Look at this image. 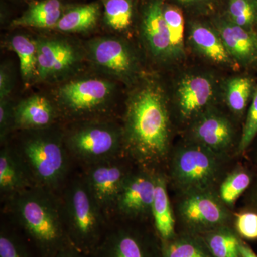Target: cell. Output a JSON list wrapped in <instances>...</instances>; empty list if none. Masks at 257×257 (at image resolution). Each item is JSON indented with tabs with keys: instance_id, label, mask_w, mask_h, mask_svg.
Returning <instances> with one entry per match:
<instances>
[{
	"instance_id": "6da1fadb",
	"label": "cell",
	"mask_w": 257,
	"mask_h": 257,
	"mask_svg": "<svg viewBox=\"0 0 257 257\" xmlns=\"http://www.w3.org/2000/svg\"><path fill=\"white\" fill-rule=\"evenodd\" d=\"M128 94L122 131L123 150L143 165L163 160L170 139V119L165 89L145 77Z\"/></svg>"
},
{
	"instance_id": "7a4b0ae2",
	"label": "cell",
	"mask_w": 257,
	"mask_h": 257,
	"mask_svg": "<svg viewBox=\"0 0 257 257\" xmlns=\"http://www.w3.org/2000/svg\"><path fill=\"white\" fill-rule=\"evenodd\" d=\"M8 199L15 222L40 257H55L71 244L55 192L33 187Z\"/></svg>"
},
{
	"instance_id": "3957f363",
	"label": "cell",
	"mask_w": 257,
	"mask_h": 257,
	"mask_svg": "<svg viewBox=\"0 0 257 257\" xmlns=\"http://www.w3.org/2000/svg\"><path fill=\"white\" fill-rule=\"evenodd\" d=\"M50 128L23 130L26 135L13 150L23 162L34 185L55 193L67 177L69 152L64 133Z\"/></svg>"
},
{
	"instance_id": "277c9868",
	"label": "cell",
	"mask_w": 257,
	"mask_h": 257,
	"mask_svg": "<svg viewBox=\"0 0 257 257\" xmlns=\"http://www.w3.org/2000/svg\"><path fill=\"white\" fill-rule=\"evenodd\" d=\"M60 201L64 228L71 244L92 256L109 225L84 177L69 183Z\"/></svg>"
},
{
	"instance_id": "5b68a950",
	"label": "cell",
	"mask_w": 257,
	"mask_h": 257,
	"mask_svg": "<svg viewBox=\"0 0 257 257\" xmlns=\"http://www.w3.org/2000/svg\"><path fill=\"white\" fill-rule=\"evenodd\" d=\"M111 78L89 76L66 79L54 92L60 114L72 119H96L111 109L116 94Z\"/></svg>"
},
{
	"instance_id": "8992f818",
	"label": "cell",
	"mask_w": 257,
	"mask_h": 257,
	"mask_svg": "<svg viewBox=\"0 0 257 257\" xmlns=\"http://www.w3.org/2000/svg\"><path fill=\"white\" fill-rule=\"evenodd\" d=\"M64 140L69 155L87 166L117 157L123 150L121 128L96 119L77 121Z\"/></svg>"
},
{
	"instance_id": "52a82bcc",
	"label": "cell",
	"mask_w": 257,
	"mask_h": 257,
	"mask_svg": "<svg viewBox=\"0 0 257 257\" xmlns=\"http://www.w3.org/2000/svg\"><path fill=\"white\" fill-rule=\"evenodd\" d=\"M86 56L109 78L124 83L137 82L139 62L130 45L115 37H99L84 46Z\"/></svg>"
},
{
	"instance_id": "ba28073f",
	"label": "cell",
	"mask_w": 257,
	"mask_h": 257,
	"mask_svg": "<svg viewBox=\"0 0 257 257\" xmlns=\"http://www.w3.org/2000/svg\"><path fill=\"white\" fill-rule=\"evenodd\" d=\"M36 41L39 80L62 82L72 77L83 57L77 45L59 37H41Z\"/></svg>"
},
{
	"instance_id": "9c48e42d",
	"label": "cell",
	"mask_w": 257,
	"mask_h": 257,
	"mask_svg": "<svg viewBox=\"0 0 257 257\" xmlns=\"http://www.w3.org/2000/svg\"><path fill=\"white\" fill-rule=\"evenodd\" d=\"M216 170L213 152L201 145L182 149L174 160V178L181 187L190 192L204 190L212 182Z\"/></svg>"
},
{
	"instance_id": "30bf717a",
	"label": "cell",
	"mask_w": 257,
	"mask_h": 257,
	"mask_svg": "<svg viewBox=\"0 0 257 257\" xmlns=\"http://www.w3.org/2000/svg\"><path fill=\"white\" fill-rule=\"evenodd\" d=\"M117 157L87 166L84 180L104 214L115 210L120 191L130 172Z\"/></svg>"
},
{
	"instance_id": "8fae6325",
	"label": "cell",
	"mask_w": 257,
	"mask_h": 257,
	"mask_svg": "<svg viewBox=\"0 0 257 257\" xmlns=\"http://www.w3.org/2000/svg\"><path fill=\"white\" fill-rule=\"evenodd\" d=\"M215 79L207 74L193 73L183 76L176 87V104L184 119L199 117L209 110L215 99Z\"/></svg>"
},
{
	"instance_id": "7c38bea8",
	"label": "cell",
	"mask_w": 257,
	"mask_h": 257,
	"mask_svg": "<svg viewBox=\"0 0 257 257\" xmlns=\"http://www.w3.org/2000/svg\"><path fill=\"white\" fill-rule=\"evenodd\" d=\"M155 191V176L147 172L128 175L123 184L115 210L128 217L152 214Z\"/></svg>"
},
{
	"instance_id": "4fadbf2b",
	"label": "cell",
	"mask_w": 257,
	"mask_h": 257,
	"mask_svg": "<svg viewBox=\"0 0 257 257\" xmlns=\"http://www.w3.org/2000/svg\"><path fill=\"white\" fill-rule=\"evenodd\" d=\"M162 0H150L142 15L141 30L147 47L161 61L173 60L168 27L163 14Z\"/></svg>"
},
{
	"instance_id": "5bb4252c",
	"label": "cell",
	"mask_w": 257,
	"mask_h": 257,
	"mask_svg": "<svg viewBox=\"0 0 257 257\" xmlns=\"http://www.w3.org/2000/svg\"><path fill=\"white\" fill-rule=\"evenodd\" d=\"M92 257H155L151 245L138 232L109 226Z\"/></svg>"
},
{
	"instance_id": "9a60e30c",
	"label": "cell",
	"mask_w": 257,
	"mask_h": 257,
	"mask_svg": "<svg viewBox=\"0 0 257 257\" xmlns=\"http://www.w3.org/2000/svg\"><path fill=\"white\" fill-rule=\"evenodd\" d=\"M180 213L184 221L197 228H211L222 224L227 214L220 202L204 190L194 191L184 199Z\"/></svg>"
},
{
	"instance_id": "2e32d148",
	"label": "cell",
	"mask_w": 257,
	"mask_h": 257,
	"mask_svg": "<svg viewBox=\"0 0 257 257\" xmlns=\"http://www.w3.org/2000/svg\"><path fill=\"white\" fill-rule=\"evenodd\" d=\"M213 25L236 63L248 64L256 60L257 34L253 30L241 28L227 18L214 19Z\"/></svg>"
},
{
	"instance_id": "e0dca14e",
	"label": "cell",
	"mask_w": 257,
	"mask_h": 257,
	"mask_svg": "<svg viewBox=\"0 0 257 257\" xmlns=\"http://www.w3.org/2000/svg\"><path fill=\"white\" fill-rule=\"evenodd\" d=\"M58 114L55 101L35 94L14 106V127L21 131L51 127Z\"/></svg>"
},
{
	"instance_id": "ac0fdd59",
	"label": "cell",
	"mask_w": 257,
	"mask_h": 257,
	"mask_svg": "<svg viewBox=\"0 0 257 257\" xmlns=\"http://www.w3.org/2000/svg\"><path fill=\"white\" fill-rule=\"evenodd\" d=\"M192 135L201 146L211 152H221L231 145L234 131L227 118L208 110L196 121Z\"/></svg>"
},
{
	"instance_id": "d6986e66",
	"label": "cell",
	"mask_w": 257,
	"mask_h": 257,
	"mask_svg": "<svg viewBox=\"0 0 257 257\" xmlns=\"http://www.w3.org/2000/svg\"><path fill=\"white\" fill-rule=\"evenodd\" d=\"M189 40L198 53L214 63L229 67H234L236 63L230 56L214 28L198 22L191 23Z\"/></svg>"
},
{
	"instance_id": "ffe728a7",
	"label": "cell",
	"mask_w": 257,
	"mask_h": 257,
	"mask_svg": "<svg viewBox=\"0 0 257 257\" xmlns=\"http://www.w3.org/2000/svg\"><path fill=\"white\" fill-rule=\"evenodd\" d=\"M33 187L35 186L18 155L9 147H3L0 152L1 195L8 199Z\"/></svg>"
},
{
	"instance_id": "44dd1931",
	"label": "cell",
	"mask_w": 257,
	"mask_h": 257,
	"mask_svg": "<svg viewBox=\"0 0 257 257\" xmlns=\"http://www.w3.org/2000/svg\"><path fill=\"white\" fill-rule=\"evenodd\" d=\"M64 11L61 0H42L29 6L21 16L15 19L11 25L15 28L54 29Z\"/></svg>"
},
{
	"instance_id": "7402d4cb",
	"label": "cell",
	"mask_w": 257,
	"mask_h": 257,
	"mask_svg": "<svg viewBox=\"0 0 257 257\" xmlns=\"http://www.w3.org/2000/svg\"><path fill=\"white\" fill-rule=\"evenodd\" d=\"M152 214L159 236L165 241H169L175 235V219L167 192L165 178L155 176V191Z\"/></svg>"
},
{
	"instance_id": "603a6c76",
	"label": "cell",
	"mask_w": 257,
	"mask_h": 257,
	"mask_svg": "<svg viewBox=\"0 0 257 257\" xmlns=\"http://www.w3.org/2000/svg\"><path fill=\"white\" fill-rule=\"evenodd\" d=\"M100 13L97 2L74 7L64 11L55 30L68 33L89 31L96 26Z\"/></svg>"
},
{
	"instance_id": "cb8c5ba5",
	"label": "cell",
	"mask_w": 257,
	"mask_h": 257,
	"mask_svg": "<svg viewBox=\"0 0 257 257\" xmlns=\"http://www.w3.org/2000/svg\"><path fill=\"white\" fill-rule=\"evenodd\" d=\"M10 47L18 55L21 76L25 84L38 79V52L36 40L27 35H16L12 37Z\"/></svg>"
},
{
	"instance_id": "d4e9b609",
	"label": "cell",
	"mask_w": 257,
	"mask_h": 257,
	"mask_svg": "<svg viewBox=\"0 0 257 257\" xmlns=\"http://www.w3.org/2000/svg\"><path fill=\"white\" fill-rule=\"evenodd\" d=\"M255 90L253 80L244 76L231 77L224 84L226 104L235 114H241Z\"/></svg>"
},
{
	"instance_id": "484cf974",
	"label": "cell",
	"mask_w": 257,
	"mask_h": 257,
	"mask_svg": "<svg viewBox=\"0 0 257 257\" xmlns=\"http://www.w3.org/2000/svg\"><path fill=\"white\" fill-rule=\"evenodd\" d=\"M104 10V21L111 30L124 32L133 23V0H100Z\"/></svg>"
},
{
	"instance_id": "4316f807",
	"label": "cell",
	"mask_w": 257,
	"mask_h": 257,
	"mask_svg": "<svg viewBox=\"0 0 257 257\" xmlns=\"http://www.w3.org/2000/svg\"><path fill=\"white\" fill-rule=\"evenodd\" d=\"M163 14L170 32L173 60L184 56V19L182 10L174 5H165Z\"/></svg>"
},
{
	"instance_id": "83f0119b",
	"label": "cell",
	"mask_w": 257,
	"mask_h": 257,
	"mask_svg": "<svg viewBox=\"0 0 257 257\" xmlns=\"http://www.w3.org/2000/svg\"><path fill=\"white\" fill-rule=\"evenodd\" d=\"M0 257H40L28 238L16 231L2 227Z\"/></svg>"
},
{
	"instance_id": "f1b7e54d",
	"label": "cell",
	"mask_w": 257,
	"mask_h": 257,
	"mask_svg": "<svg viewBox=\"0 0 257 257\" xmlns=\"http://www.w3.org/2000/svg\"><path fill=\"white\" fill-rule=\"evenodd\" d=\"M207 243L214 257H241L240 241L228 229H219L208 235Z\"/></svg>"
},
{
	"instance_id": "f546056e",
	"label": "cell",
	"mask_w": 257,
	"mask_h": 257,
	"mask_svg": "<svg viewBox=\"0 0 257 257\" xmlns=\"http://www.w3.org/2000/svg\"><path fill=\"white\" fill-rule=\"evenodd\" d=\"M226 18L241 28L253 30L257 23V0H229Z\"/></svg>"
},
{
	"instance_id": "4dcf8cb0",
	"label": "cell",
	"mask_w": 257,
	"mask_h": 257,
	"mask_svg": "<svg viewBox=\"0 0 257 257\" xmlns=\"http://www.w3.org/2000/svg\"><path fill=\"white\" fill-rule=\"evenodd\" d=\"M251 183V177L244 171H237L230 175L220 187L221 199L226 204H234L235 201Z\"/></svg>"
},
{
	"instance_id": "1f68e13d",
	"label": "cell",
	"mask_w": 257,
	"mask_h": 257,
	"mask_svg": "<svg viewBox=\"0 0 257 257\" xmlns=\"http://www.w3.org/2000/svg\"><path fill=\"white\" fill-rule=\"evenodd\" d=\"M162 256L209 257L198 243L187 239H179L166 243Z\"/></svg>"
},
{
	"instance_id": "d6a6232c",
	"label": "cell",
	"mask_w": 257,
	"mask_h": 257,
	"mask_svg": "<svg viewBox=\"0 0 257 257\" xmlns=\"http://www.w3.org/2000/svg\"><path fill=\"white\" fill-rule=\"evenodd\" d=\"M252 96V101L238 147L240 152L245 151L257 135V85Z\"/></svg>"
},
{
	"instance_id": "836d02e7",
	"label": "cell",
	"mask_w": 257,
	"mask_h": 257,
	"mask_svg": "<svg viewBox=\"0 0 257 257\" xmlns=\"http://www.w3.org/2000/svg\"><path fill=\"white\" fill-rule=\"evenodd\" d=\"M236 227L238 232L245 239H257V214L243 212L236 215Z\"/></svg>"
},
{
	"instance_id": "e575fe53",
	"label": "cell",
	"mask_w": 257,
	"mask_h": 257,
	"mask_svg": "<svg viewBox=\"0 0 257 257\" xmlns=\"http://www.w3.org/2000/svg\"><path fill=\"white\" fill-rule=\"evenodd\" d=\"M14 127V106L11 105L9 99L0 100V137L4 141L10 131Z\"/></svg>"
},
{
	"instance_id": "d590c367",
	"label": "cell",
	"mask_w": 257,
	"mask_h": 257,
	"mask_svg": "<svg viewBox=\"0 0 257 257\" xmlns=\"http://www.w3.org/2000/svg\"><path fill=\"white\" fill-rule=\"evenodd\" d=\"M13 88V80L9 70L5 67H1L0 70V100L8 99Z\"/></svg>"
},
{
	"instance_id": "8d00e7d4",
	"label": "cell",
	"mask_w": 257,
	"mask_h": 257,
	"mask_svg": "<svg viewBox=\"0 0 257 257\" xmlns=\"http://www.w3.org/2000/svg\"><path fill=\"white\" fill-rule=\"evenodd\" d=\"M55 257H92L89 255L83 253L79 251L77 248L74 247L73 245L69 244L66 246L57 253Z\"/></svg>"
},
{
	"instance_id": "74e56055",
	"label": "cell",
	"mask_w": 257,
	"mask_h": 257,
	"mask_svg": "<svg viewBox=\"0 0 257 257\" xmlns=\"http://www.w3.org/2000/svg\"><path fill=\"white\" fill-rule=\"evenodd\" d=\"M239 252L241 257H257V255L253 252V250L242 241H240Z\"/></svg>"
},
{
	"instance_id": "f35d334b",
	"label": "cell",
	"mask_w": 257,
	"mask_h": 257,
	"mask_svg": "<svg viewBox=\"0 0 257 257\" xmlns=\"http://www.w3.org/2000/svg\"><path fill=\"white\" fill-rule=\"evenodd\" d=\"M178 3L182 5H194L199 4V3H207L211 0H177Z\"/></svg>"
}]
</instances>
